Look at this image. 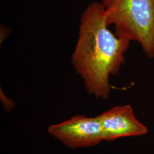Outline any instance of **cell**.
Returning a JSON list of instances; mask_svg holds the SVG:
<instances>
[{"mask_svg": "<svg viewBox=\"0 0 154 154\" xmlns=\"http://www.w3.org/2000/svg\"><path fill=\"white\" fill-rule=\"evenodd\" d=\"M108 25L154 58V0H102Z\"/></svg>", "mask_w": 154, "mask_h": 154, "instance_id": "7a4b0ae2", "label": "cell"}, {"mask_svg": "<svg viewBox=\"0 0 154 154\" xmlns=\"http://www.w3.org/2000/svg\"><path fill=\"white\" fill-rule=\"evenodd\" d=\"M103 131L104 140L146 134L147 127L138 120L130 105L114 107L97 116Z\"/></svg>", "mask_w": 154, "mask_h": 154, "instance_id": "277c9868", "label": "cell"}, {"mask_svg": "<svg viewBox=\"0 0 154 154\" xmlns=\"http://www.w3.org/2000/svg\"><path fill=\"white\" fill-rule=\"evenodd\" d=\"M102 2L91 3L83 11L72 62L88 93L108 98L110 77L120 71L130 41L109 29Z\"/></svg>", "mask_w": 154, "mask_h": 154, "instance_id": "6da1fadb", "label": "cell"}, {"mask_svg": "<svg viewBox=\"0 0 154 154\" xmlns=\"http://www.w3.org/2000/svg\"><path fill=\"white\" fill-rule=\"evenodd\" d=\"M48 132L71 149L94 147L104 140L103 128L97 116H75L49 127Z\"/></svg>", "mask_w": 154, "mask_h": 154, "instance_id": "3957f363", "label": "cell"}]
</instances>
